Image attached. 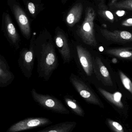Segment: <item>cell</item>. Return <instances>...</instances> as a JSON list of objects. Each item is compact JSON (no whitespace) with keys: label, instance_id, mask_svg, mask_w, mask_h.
<instances>
[{"label":"cell","instance_id":"cell-21","mask_svg":"<svg viewBox=\"0 0 132 132\" xmlns=\"http://www.w3.org/2000/svg\"><path fill=\"white\" fill-rule=\"evenodd\" d=\"M102 12H102L103 14L105 15L107 18L109 19L110 20H112V21L114 20V15L111 11H108V10H106V11H103Z\"/></svg>","mask_w":132,"mask_h":132},{"label":"cell","instance_id":"cell-4","mask_svg":"<svg viewBox=\"0 0 132 132\" xmlns=\"http://www.w3.org/2000/svg\"><path fill=\"white\" fill-rule=\"evenodd\" d=\"M35 35H33L31 38L28 48H24L19 53L18 60L19 67L24 76L29 79L32 75L35 62V53L34 50V42Z\"/></svg>","mask_w":132,"mask_h":132},{"label":"cell","instance_id":"cell-26","mask_svg":"<svg viewBox=\"0 0 132 132\" xmlns=\"http://www.w3.org/2000/svg\"><path fill=\"white\" fill-rule=\"evenodd\" d=\"M99 49H100V51H103V50H104V48H103V47H102L101 48V47H100V48H99Z\"/></svg>","mask_w":132,"mask_h":132},{"label":"cell","instance_id":"cell-2","mask_svg":"<svg viewBox=\"0 0 132 132\" xmlns=\"http://www.w3.org/2000/svg\"><path fill=\"white\" fill-rule=\"evenodd\" d=\"M96 14L92 7L88 8L84 21L77 31V34L82 42L86 45L96 46L97 45L95 35L94 24Z\"/></svg>","mask_w":132,"mask_h":132},{"label":"cell","instance_id":"cell-12","mask_svg":"<svg viewBox=\"0 0 132 132\" xmlns=\"http://www.w3.org/2000/svg\"><path fill=\"white\" fill-rule=\"evenodd\" d=\"M101 31L105 38L111 41L121 43L132 41V33L127 31H111L106 29H102Z\"/></svg>","mask_w":132,"mask_h":132},{"label":"cell","instance_id":"cell-20","mask_svg":"<svg viewBox=\"0 0 132 132\" xmlns=\"http://www.w3.org/2000/svg\"><path fill=\"white\" fill-rule=\"evenodd\" d=\"M119 75L122 83L125 87L132 94V82L130 79L123 72L119 71Z\"/></svg>","mask_w":132,"mask_h":132},{"label":"cell","instance_id":"cell-11","mask_svg":"<svg viewBox=\"0 0 132 132\" xmlns=\"http://www.w3.org/2000/svg\"><path fill=\"white\" fill-rule=\"evenodd\" d=\"M14 75L3 56L0 55V87L4 88L11 84Z\"/></svg>","mask_w":132,"mask_h":132},{"label":"cell","instance_id":"cell-8","mask_svg":"<svg viewBox=\"0 0 132 132\" xmlns=\"http://www.w3.org/2000/svg\"><path fill=\"white\" fill-rule=\"evenodd\" d=\"M69 80L74 87L81 97L87 101L95 102L96 98L95 95L83 81L73 73L71 75Z\"/></svg>","mask_w":132,"mask_h":132},{"label":"cell","instance_id":"cell-5","mask_svg":"<svg viewBox=\"0 0 132 132\" xmlns=\"http://www.w3.org/2000/svg\"><path fill=\"white\" fill-rule=\"evenodd\" d=\"M52 121L44 117H31L25 119L11 126L6 132H19L44 127L52 124Z\"/></svg>","mask_w":132,"mask_h":132},{"label":"cell","instance_id":"cell-15","mask_svg":"<svg viewBox=\"0 0 132 132\" xmlns=\"http://www.w3.org/2000/svg\"><path fill=\"white\" fill-rule=\"evenodd\" d=\"M64 100L72 113L80 116L83 115V111L82 109L73 98L69 95H66L64 97Z\"/></svg>","mask_w":132,"mask_h":132},{"label":"cell","instance_id":"cell-7","mask_svg":"<svg viewBox=\"0 0 132 132\" xmlns=\"http://www.w3.org/2000/svg\"><path fill=\"white\" fill-rule=\"evenodd\" d=\"M5 36L9 44L15 50L18 49L21 42L20 36L8 14H6L5 17Z\"/></svg>","mask_w":132,"mask_h":132},{"label":"cell","instance_id":"cell-6","mask_svg":"<svg viewBox=\"0 0 132 132\" xmlns=\"http://www.w3.org/2000/svg\"><path fill=\"white\" fill-rule=\"evenodd\" d=\"M53 40L63 59V63H69L72 60V53L66 35L62 30L57 29L55 32Z\"/></svg>","mask_w":132,"mask_h":132},{"label":"cell","instance_id":"cell-23","mask_svg":"<svg viewBox=\"0 0 132 132\" xmlns=\"http://www.w3.org/2000/svg\"><path fill=\"white\" fill-rule=\"evenodd\" d=\"M122 25L125 26H132V18H129L124 21L122 23Z\"/></svg>","mask_w":132,"mask_h":132},{"label":"cell","instance_id":"cell-25","mask_svg":"<svg viewBox=\"0 0 132 132\" xmlns=\"http://www.w3.org/2000/svg\"><path fill=\"white\" fill-rule=\"evenodd\" d=\"M116 14H117V15H118L119 16H122L125 15V12L124 11H118L116 12Z\"/></svg>","mask_w":132,"mask_h":132},{"label":"cell","instance_id":"cell-13","mask_svg":"<svg viewBox=\"0 0 132 132\" xmlns=\"http://www.w3.org/2000/svg\"><path fill=\"white\" fill-rule=\"evenodd\" d=\"M76 125V123L75 122H64L55 124L36 132H73Z\"/></svg>","mask_w":132,"mask_h":132},{"label":"cell","instance_id":"cell-9","mask_svg":"<svg viewBox=\"0 0 132 132\" xmlns=\"http://www.w3.org/2000/svg\"><path fill=\"white\" fill-rule=\"evenodd\" d=\"M13 11L21 33L24 38L29 39L31 37V30L28 19L25 13L18 5H14Z\"/></svg>","mask_w":132,"mask_h":132},{"label":"cell","instance_id":"cell-18","mask_svg":"<svg viewBox=\"0 0 132 132\" xmlns=\"http://www.w3.org/2000/svg\"><path fill=\"white\" fill-rule=\"evenodd\" d=\"M111 6L115 8L125 9L132 10V0H123L119 2L112 1Z\"/></svg>","mask_w":132,"mask_h":132},{"label":"cell","instance_id":"cell-24","mask_svg":"<svg viewBox=\"0 0 132 132\" xmlns=\"http://www.w3.org/2000/svg\"><path fill=\"white\" fill-rule=\"evenodd\" d=\"M112 125H113L117 129H118V130H120V131L122 130V126L119 123H118V122H114L113 123H112Z\"/></svg>","mask_w":132,"mask_h":132},{"label":"cell","instance_id":"cell-22","mask_svg":"<svg viewBox=\"0 0 132 132\" xmlns=\"http://www.w3.org/2000/svg\"><path fill=\"white\" fill-rule=\"evenodd\" d=\"M28 9L29 12L32 14H34L35 12V7L32 2H29L28 4Z\"/></svg>","mask_w":132,"mask_h":132},{"label":"cell","instance_id":"cell-1","mask_svg":"<svg viewBox=\"0 0 132 132\" xmlns=\"http://www.w3.org/2000/svg\"><path fill=\"white\" fill-rule=\"evenodd\" d=\"M34 50L38 76L47 81L59 65L55 43L51 36L42 33L36 38Z\"/></svg>","mask_w":132,"mask_h":132},{"label":"cell","instance_id":"cell-14","mask_svg":"<svg viewBox=\"0 0 132 132\" xmlns=\"http://www.w3.org/2000/svg\"><path fill=\"white\" fill-rule=\"evenodd\" d=\"M83 11V5L78 3L74 5L68 13L66 22L69 26L73 27L80 21Z\"/></svg>","mask_w":132,"mask_h":132},{"label":"cell","instance_id":"cell-10","mask_svg":"<svg viewBox=\"0 0 132 132\" xmlns=\"http://www.w3.org/2000/svg\"><path fill=\"white\" fill-rule=\"evenodd\" d=\"M76 49L79 61L85 73L88 76H90L93 72V60L91 55L85 48L77 45Z\"/></svg>","mask_w":132,"mask_h":132},{"label":"cell","instance_id":"cell-19","mask_svg":"<svg viewBox=\"0 0 132 132\" xmlns=\"http://www.w3.org/2000/svg\"><path fill=\"white\" fill-rule=\"evenodd\" d=\"M97 62L99 66V70L101 74L103 77L107 80L109 82H112L108 70L105 66L103 64L101 60L98 58Z\"/></svg>","mask_w":132,"mask_h":132},{"label":"cell","instance_id":"cell-3","mask_svg":"<svg viewBox=\"0 0 132 132\" xmlns=\"http://www.w3.org/2000/svg\"><path fill=\"white\" fill-rule=\"evenodd\" d=\"M33 100L41 107L52 112L62 114L68 115L70 111L60 100L54 96L39 94L35 88L31 91Z\"/></svg>","mask_w":132,"mask_h":132},{"label":"cell","instance_id":"cell-17","mask_svg":"<svg viewBox=\"0 0 132 132\" xmlns=\"http://www.w3.org/2000/svg\"><path fill=\"white\" fill-rule=\"evenodd\" d=\"M106 52L110 55L124 59H128L132 57V51L125 49L110 50H107Z\"/></svg>","mask_w":132,"mask_h":132},{"label":"cell","instance_id":"cell-16","mask_svg":"<svg viewBox=\"0 0 132 132\" xmlns=\"http://www.w3.org/2000/svg\"><path fill=\"white\" fill-rule=\"evenodd\" d=\"M98 90L107 99L110 101L116 104H119V106L122 105L121 102L122 94L121 92H117L114 94H111L102 88H99Z\"/></svg>","mask_w":132,"mask_h":132}]
</instances>
